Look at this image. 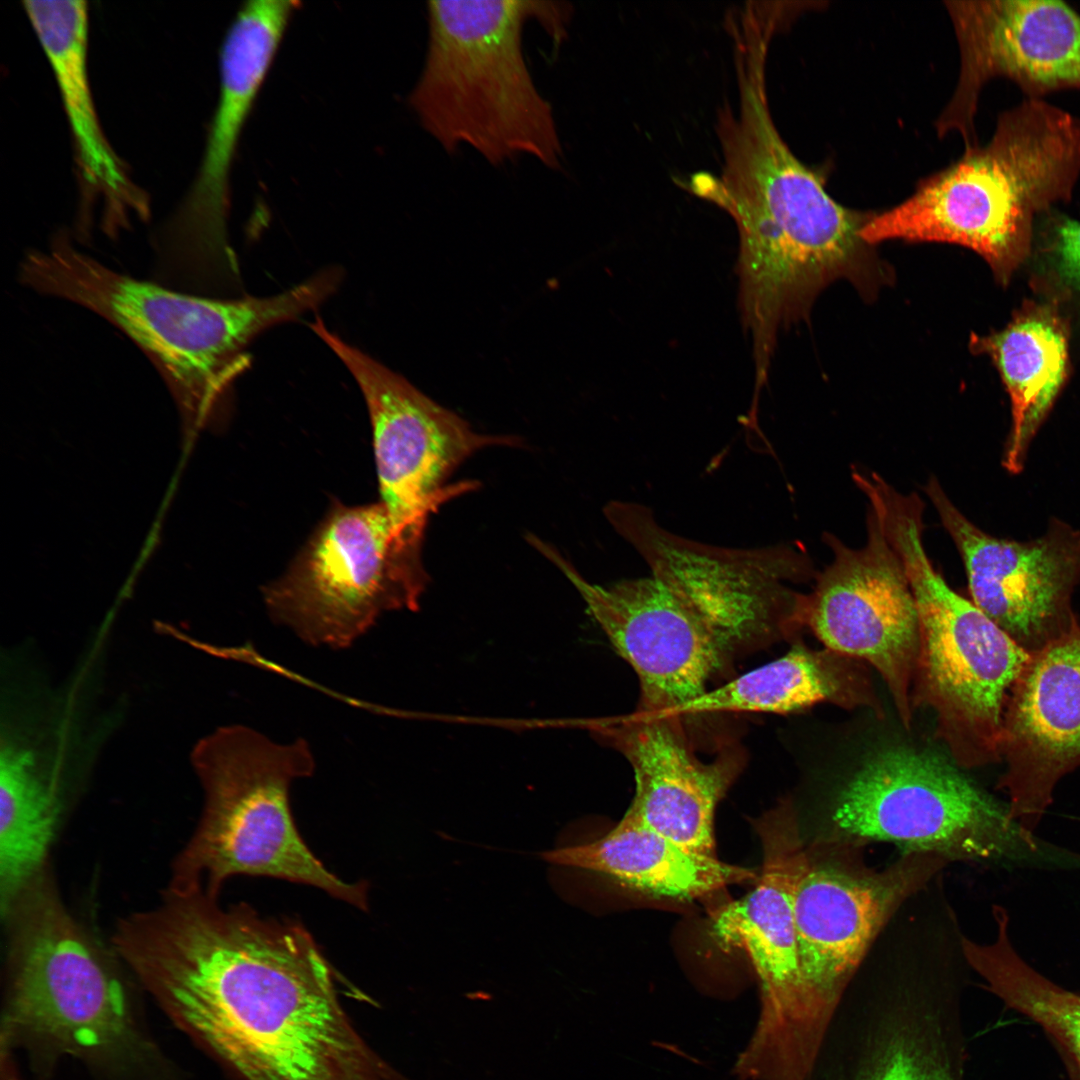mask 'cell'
<instances>
[{"label": "cell", "mask_w": 1080, "mask_h": 1080, "mask_svg": "<svg viewBox=\"0 0 1080 1080\" xmlns=\"http://www.w3.org/2000/svg\"><path fill=\"white\" fill-rule=\"evenodd\" d=\"M117 947L243 1080H398L353 1027L299 921L167 890L128 918Z\"/></svg>", "instance_id": "obj_1"}, {"label": "cell", "mask_w": 1080, "mask_h": 1080, "mask_svg": "<svg viewBox=\"0 0 1080 1080\" xmlns=\"http://www.w3.org/2000/svg\"><path fill=\"white\" fill-rule=\"evenodd\" d=\"M738 103L720 111L719 173L682 185L718 206L739 233V309L758 350L776 346L782 327L800 318L831 281L857 280L871 265L861 230L871 216L837 203L790 150L770 112L766 74L737 76Z\"/></svg>", "instance_id": "obj_2"}, {"label": "cell", "mask_w": 1080, "mask_h": 1080, "mask_svg": "<svg viewBox=\"0 0 1080 1080\" xmlns=\"http://www.w3.org/2000/svg\"><path fill=\"white\" fill-rule=\"evenodd\" d=\"M19 275L29 288L85 307L132 339L161 373L191 434L214 417L248 366V343L316 309L343 279L329 267L274 296L200 297L116 272L65 235L27 253Z\"/></svg>", "instance_id": "obj_3"}, {"label": "cell", "mask_w": 1080, "mask_h": 1080, "mask_svg": "<svg viewBox=\"0 0 1080 1080\" xmlns=\"http://www.w3.org/2000/svg\"><path fill=\"white\" fill-rule=\"evenodd\" d=\"M571 13L565 2L429 1L427 52L409 96L423 129L447 153L467 145L493 166L528 155L561 169L554 112L528 69L523 29L536 19L558 44Z\"/></svg>", "instance_id": "obj_4"}, {"label": "cell", "mask_w": 1080, "mask_h": 1080, "mask_svg": "<svg viewBox=\"0 0 1080 1080\" xmlns=\"http://www.w3.org/2000/svg\"><path fill=\"white\" fill-rule=\"evenodd\" d=\"M192 763L204 807L168 887L218 896L230 877L266 876L313 886L368 910V883L345 882L331 873L294 822L291 784L315 769L304 739L279 744L252 728L225 726L199 741Z\"/></svg>", "instance_id": "obj_5"}, {"label": "cell", "mask_w": 1080, "mask_h": 1080, "mask_svg": "<svg viewBox=\"0 0 1080 1080\" xmlns=\"http://www.w3.org/2000/svg\"><path fill=\"white\" fill-rule=\"evenodd\" d=\"M877 511L918 612L913 709L928 707L934 713L936 736L958 767L999 762L1005 709L1030 653L936 570L923 543L919 495L888 490Z\"/></svg>", "instance_id": "obj_6"}, {"label": "cell", "mask_w": 1080, "mask_h": 1080, "mask_svg": "<svg viewBox=\"0 0 1080 1080\" xmlns=\"http://www.w3.org/2000/svg\"><path fill=\"white\" fill-rule=\"evenodd\" d=\"M824 837L860 846L897 844L949 861L1021 868L1073 869L1080 854L1037 837L1008 804L982 790L952 761L891 747L873 754L840 787Z\"/></svg>", "instance_id": "obj_7"}, {"label": "cell", "mask_w": 1080, "mask_h": 1080, "mask_svg": "<svg viewBox=\"0 0 1080 1080\" xmlns=\"http://www.w3.org/2000/svg\"><path fill=\"white\" fill-rule=\"evenodd\" d=\"M762 847L753 888L711 914L720 947L748 956L759 988V1014L733 1064L745 1080H799L812 1068L824 1029L802 980L794 918L808 861L796 809L783 800L754 822Z\"/></svg>", "instance_id": "obj_8"}, {"label": "cell", "mask_w": 1080, "mask_h": 1080, "mask_svg": "<svg viewBox=\"0 0 1080 1080\" xmlns=\"http://www.w3.org/2000/svg\"><path fill=\"white\" fill-rule=\"evenodd\" d=\"M604 514L642 557L654 577L737 656L792 639L805 626L807 594L788 583L818 572L799 547L739 549L670 532L645 505L613 501Z\"/></svg>", "instance_id": "obj_9"}, {"label": "cell", "mask_w": 1080, "mask_h": 1080, "mask_svg": "<svg viewBox=\"0 0 1080 1080\" xmlns=\"http://www.w3.org/2000/svg\"><path fill=\"white\" fill-rule=\"evenodd\" d=\"M427 581L420 554L397 543L380 502L335 503L263 598L273 621L304 642L343 649L383 613L417 610Z\"/></svg>", "instance_id": "obj_10"}, {"label": "cell", "mask_w": 1080, "mask_h": 1080, "mask_svg": "<svg viewBox=\"0 0 1080 1080\" xmlns=\"http://www.w3.org/2000/svg\"><path fill=\"white\" fill-rule=\"evenodd\" d=\"M14 1016L64 1048H113L131 1034L125 991L96 941L40 878L15 904Z\"/></svg>", "instance_id": "obj_11"}, {"label": "cell", "mask_w": 1080, "mask_h": 1080, "mask_svg": "<svg viewBox=\"0 0 1080 1080\" xmlns=\"http://www.w3.org/2000/svg\"><path fill=\"white\" fill-rule=\"evenodd\" d=\"M309 326L362 392L372 427L380 503L394 538L405 548L421 551L429 513L444 499L470 488L442 490L445 478L474 452L514 446L519 439L476 433L403 376L330 331L320 317Z\"/></svg>", "instance_id": "obj_12"}, {"label": "cell", "mask_w": 1080, "mask_h": 1080, "mask_svg": "<svg viewBox=\"0 0 1080 1080\" xmlns=\"http://www.w3.org/2000/svg\"><path fill=\"white\" fill-rule=\"evenodd\" d=\"M860 845L824 837L807 846L794 918L808 1000L825 1029L869 947L898 908L950 861L907 852L882 870L868 867Z\"/></svg>", "instance_id": "obj_13"}, {"label": "cell", "mask_w": 1080, "mask_h": 1080, "mask_svg": "<svg viewBox=\"0 0 1080 1080\" xmlns=\"http://www.w3.org/2000/svg\"><path fill=\"white\" fill-rule=\"evenodd\" d=\"M291 0L246 2L220 50V91L200 166L165 227L164 257L181 277L204 280L237 272L228 243L230 173L244 124L291 17Z\"/></svg>", "instance_id": "obj_14"}, {"label": "cell", "mask_w": 1080, "mask_h": 1080, "mask_svg": "<svg viewBox=\"0 0 1080 1080\" xmlns=\"http://www.w3.org/2000/svg\"><path fill=\"white\" fill-rule=\"evenodd\" d=\"M824 541L832 561L807 594L805 626L826 648L873 666L910 729L919 618L904 567L869 505L862 547H849L833 534Z\"/></svg>", "instance_id": "obj_15"}, {"label": "cell", "mask_w": 1080, "mask_h": 1080, "mask_svg": "<svg viewBox=\"0 0 1080 1080\" xmlns=\"http://www.w3.org/2000/svg\"><path fill=\"white\" fill-rule=\"evenodd\" d=\"M532 544L571 581L640 686L637 710L681 723L734 660L717 636L654 577L592 584L538 538Z\"/></svg>", "instance_id": "obj_16"}, {"label": "cell", "mask_w": 1080, "mask_h": 1080, "mask_svg": "<svg viewBox=\"0 0 1080 1080\" xmlns=\"http://www.w3.org/2000/svg\"><path fill=\"white\" fill-rule=\"evenodd\" d=\"M924 492L962 558L972 602L1021 648L1036 652L1079 622L1080 531L1054 520L1037 539H1001L964 516L935 477Z\"/></svg>", "instance_id": "obj_17"}, {"label": "cell", "mask_w": 1080, "mask_h": 1080, "mask_svg": "<svg viewBox=\"0 0 1080 1080\" xmlns=\"http://www.w3.org/2000/svg\"><path fill=\"white\" fill-rule=\"evenodd\" d=\"M961 55L952 102L940 120L973 141L981 89L1007 78L1027 98L1080 89V14L1060 0L946 2Z\"/></svg>", "instance_id": "obj_18"}, {"label": "cell", "mask_w": 1080, "mask_h": 1080, "mask_svg": "<svg viewBox=\"0 0 1080 1080\" xmlns=\"http://www.w3.org/2000/svg\"><path fill=\"white\" fill-rule=\"evenodd\" d=\"M997 789L1034 832L1058 782L1080 767V622L1030 653L1007 702Z\"/></svg>", "instance_id": "obj_19"}, {"label": "cell", "mask_w": 1080, "mask_h": 1080, "mask_svg": "<svg viewBox=\"0 0 1080 1080\" xmlns=\"http://www.w3.org/2000/svg\"><path fill=\"white\" fill-rule=\"evenodd\" d=\"M590 730L633 768L635 794L627 811L683 847L716 856L715 811L743 768V751L727 744L703 762L681 723L639 710L595 721Z\"/></svg>", "instance_id": "obj_20"}, {"label": "cell", "mask_w": 1080, "mask_h": 1080, "mask_svg": "<svg viewBox=\"0 0 1080 1080\" xmlns=\"http://www.w3.org/2000/svg\"><path fill=\"white\" fill-rule=\"evenodd\" d=\"M23 4L53 70L88 194L102 201V230L115 237L133 217L148 218L149 202L131 180L98 118L87 64V4L79 0Z\"/></svg>", "instance_id": "obj_21"}, {"label": "cell", "mask_w": 1080, "mask_h": 1080, "mask_svg": "<svg viewBox=\"0 0 1080 1080\" xmlns=\"http://www.w3.org/2000/svg\"><path fill=\"white\" fill-rule=\"evenodd\" d=\"M541 857L553 865L605 876L650 896L686 901L754 882L758 875L753 869L683 847L628 811L602 837L548 850Z\"/></svg>", "instance_id": "obj_22"}, {"label": "cell", "mask_w": 1080, "mask_h": 1080, "mask_svg": "<svg viewBox=\"0 0 1080 1080\" xmlns=\"http://www.w3.org/2000/svg\"><path fill=\"white\" fill-rule=\"evenodd\" d=\"M819 703L847 710L867 708L879 718L884 716L866 663L796 640L782 657L709 689L690 708V728L693 732V725L711 714H786Z\"/></svg>", "instance_id": "obj_23"}, {"label": "cell", "mask_w": 1080, "mask_h": 1080, "mask_svg": "<svg viewBox=\"0 0 1080 1080\" xmlns=\"http://www.w3.org/2000/svg\"><path fill=\"white\" fill-rule=\"evenodd\" d=\"M971 347L990 355L1011 400L1012 426L1003 464L1022 470L1029 445L1067 375L1068 343L1056 307L1027 302L1001 331L973 336Z\"/></svg>", "instance_id": "obj_24"}, {"label": "cell", "mask_w": 1080, "mask_h": 1080, "mask_svg": "<svg viewBox=\"0 0 1080 1080\" xmlns=\"http://www.w3.org/2000/svg\"><path fill=\"white\" fill-rule=\"evenodd\" d=\"M58 772L16 734L0 751V904L7 917L40 878L62 813Z\"/></svg>", "instance_id": "obj_25"}, {"label": "cell", "mask_w": 1080, "mask_h": 1080, "mask_svg": "<svg viewBox=\"0 0 1080 1080\" xmlns=\"http://www.w3.org/2000/svg\"><path fill=\"white\" fill-rule=\"evenodd\" d=\"M992 913L994 941L980 944L962 938L965 959L991 992L1040 1025L1080 1067V993L1059 986L1032 967L1011 941L1006 909L994 905Z\"/></svg>", "instance_id": "obj_26"}, {"label": "cell", "mask_w": 1080, "mask_h": 1080, "mask_svg": "<svg viewBox=\"0 0 1080 1080\" xmlns=\"http://www.w3.org/2000/svg\"><path fill=\"white\" fill-rule=\"evenodd\" d=\"M860 1080H955L948 1066L911 1033L890 1038Z\"/></svg>", "instance_id": "obj_27"}, {"label": "cell", "mask_w": 1080, "mask_h": 1080, "mask_svg": "<svg viewBox=\"0 0 1080 1080\" xmlns=\"http://www.w3.org/2000/svg\"><path fill=\"white\" fill-rule=\"evenodd\" d=\"M1045 216L1042 260L1059 289L1080 301V221L1056 212Z\"/></svg>", "instance_id": "obj_28"}]
</instances>
